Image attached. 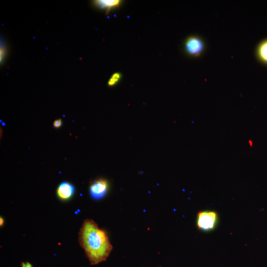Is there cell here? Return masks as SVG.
Segmentation results:
<instances>
[{"instance_id": "cell-1", "label": "cell", "mask_w": 267, "mask_h": 267, "mask_svg": "<svg viewBox=\"0 0 267 267\" xmlns=\"http://www.w3.org/2000/svg\"><path fill=\"white\" fill-rule=\"evenodd\" d=\"M79 242L90 264L105 261L112 250L106 232L92 220H85L79 232Z\"/></svg>"}, {"instance_id": "cell-2", "label": "cell", "mask_w": 267, "mask_h": 267, "mask_svg": "<svg viewBox=\"0 0 267 267\" xmlns=\"http://www.w3.org/2000/svg\"><path fill=\"white\" fill-rule=\"evenodd\" d=\"M218 222V215L213 211H203L197 214V225L199 229L205 231L213 230Z\"/></svg>"}, {"instance_id": "cell-3", "label": "cell", "mask_w": 267, "mask_h": 267, "mask_svg": "<svg viewBox=\"0 0 267 267\" xmlns=\"http://www.w3.org/2000/svg\"><path fill=\"white\" fill-rule=\"evenodd\" d=\"M204 44L201 38L197 36H192L188 37L184 43L186 52L189 55L196 57L203 52Z\"/></svg>"}, {"instance_id": "cell-4", "label": "cell", "mask_w": 267, "mask_h": 267, "mask_svg": "<svg viewBox=\"0 0 267 267\" xmlns=\"http://www.w3.org/2000/svg\"><path fill=\"white\" fill-rule=\"evenodd\" d=\"M109 187L108 181L103 178L93 181L89 186V193L95 200H99L106 194Z\"/></svg>"}, {"instance_id": "cell-5", "label": "cell", "mask_w": 267, "mask_h": 267, "mask_svg": "<svg viewBox=\"0 0 267 267\" xmlns=\"http://www.w3.org/2000/svg\"><path fill=\"white\" fill-rule=\"evenodd\" d=\"M75 192V187L67 181L61 182L58 186L56 193L58 197L63 201L69 199Z\"/></svg>"}, {"instance_id": "cell-6", "label": "cell", "mask_w": 267, "mask_h": 267, "mask_svg": "<svg viewBox=\"0 0 267 267\" xmlns=\"http://www.w3.org/2000/svg\"><path fill=\"white\" fill-rule=\"evenodd\" d=\"M122 3L120 0H95L93 4L99 9L105 10L108 12L110 10L119 7Z\"/></svg>"}, {"instance_id": "cell-7", "label": "cell", "mask_w": 267, "mask_h": 267, "mask_svg": "<svg viewBox=\"0 0 267 267\" xmlns=\"http://www.w3.org/2000/svg\"><path fill=\"white\" fill-rule=\"evenodd\" d=\"M257 55L262 61L267 63V39L262 42L258 46Z\"/></svg>"}, {"instance_id": "cell-8", "label": "cell", "mask_w": 267, "mask_h": 267, "mask_svg": "<svg viewBox=\"0 0 267 267\" xmlns=\"http://www.w3.org/2000/svg\"><path fill=\"white\" fill-rule=\"evenodd\" d=\"M121 78L122 74L120 73H113L107 82L108 86L110 87L115 86L120 81Z\"/></svg>"}, {"instance_id": "cell-9", "label": "cell", "mask_w": 267, "mask_h": 267, "mask_svg": "<svg viewBox=\"0 0 267 267\" xmlns=\"http://www.w3.org/2000/svg\"><path fill=\"white\" fill-rule=\"evenodd\" d=\"M0 61L1 63L3 62L6 54V48L5 45L3 43L0 44Z\"/></svg>"}, {"instance_id": "cell-10", "label": "cell", "mask_w": 267, "mask_h": 267, "mask_svg": "<svg viewBox=\"0 0 267 267\" xmlns=\"http://www.w3.org/2000/svg\"><path fill=\"white\" fill-rule=\"evenodd\" d=\"M53 127L55 129H58L62 125V121L61 119L54 120L53 123Z\"/></svg>"}, {"instance_id": "cell-11", "label": "cell", "mask_w": 267, "mask_h": 267, "mask_svg": "<svg viewBox=\"0 0 267 267\" xmlns=\"http://www.w3.org/2000/svg\"><path fill=\"white\" fill-rule=\"evenodd\" d=\"M248 144L250 145V147H253L254 143L253 141L251 140H248Z\"/></svg>"}, {"instance_id": "cell-12", "label": "cell", "mask_w": 267, "mask_h": 267, "mask_svg": "<svg viewBox=\"0 0 267 267\" xmlns=\"http://www.w3.org/2000/svg\"><path fill=\"white\" fill-rule=\"evenodd\" d=\"M3 222H4V221H3V219L0 217V226L2 225L3 224Z\"/></svg>"}]
</instances>
